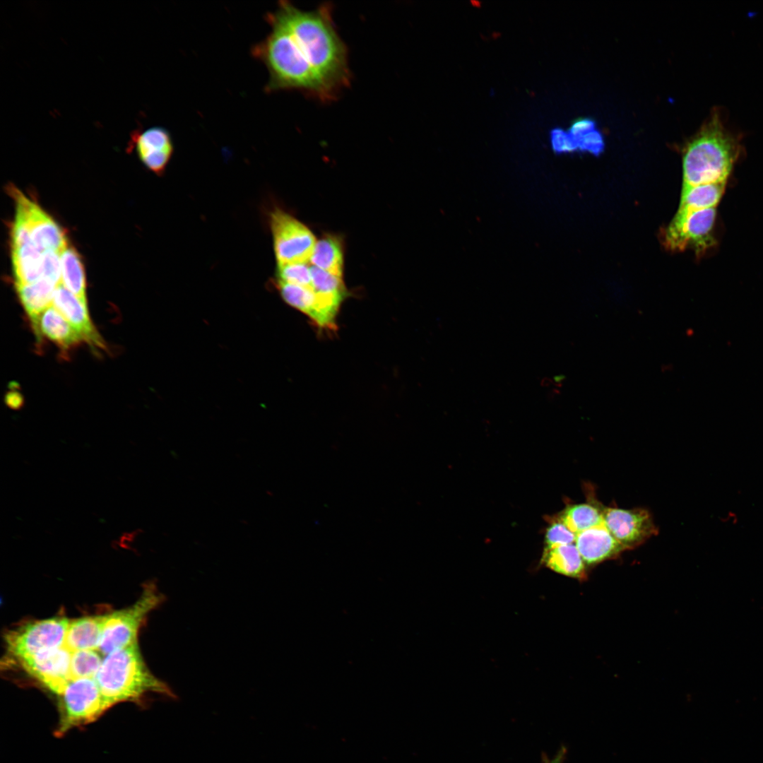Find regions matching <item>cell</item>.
<instances>
[{
  "label": "cell",
  "instance_id": "cell-1",
  "mask_svg": "<svg viewBox=\"0 0 763 763\" xmlns=\"http://www.w3.org/2000/svg\"><path fill=\"white\" fill-rule=\"evenodd\" d=\"M291 31L299 49L327 88L336 96L350 82L346 46L332 18V6L302 11L281 1L276 11Z\"/></svg>",
  "mask_w": 763,
  "mask_h": 763
},
{
  "label": "cell",
  "instance_id": "cell-2",
  "mask_svg": "<svg viewBox=\"0 0 763 763\" xmlns=\"http://www.w3.org/2000/svg\"><path fill=\"white\" fill-rule=\"evenodd\" d=\"M742 136L730 130L718 108L712 110L683 148V186L726 182L742 150Z\"/></svg>",
  "mask_w": 763,
  "mask_h": 763
},
{
  "label": "cell",
  "instance_id": "cell-3",
  "mask_svg": "<svg viewBox=\"0 0 763 763\" xmlns=\"http://www.w3.org/2000/svg\"><path fill=\"white\" fill-rule=\"evenodd\" d=\"M267 20L271 30L265 40L256 45L254 56L266 66L269 80L266 90L296 89L322 100L334 97L312 67L302 56L289 28L276 13Z\"/></svg>",
  "mask_w": 763,
  "mask_h": 763
},
{
  "label": "cell",
  "instance_id": "cell-4",
  "mask_svg": "<svg viewBox=\"0 0 763 763\" xmlns=\"http://www.w3.org/2000/svg\"><path fill=\"white\" fill-rule=\"evenodd\" d=\"M95 680L108 708L138 701L148 693L175 697L171 689L150 671L137 642L105 656Z\"/></svg>",
  "mask_w": 763,
  "mask_h": 763
},
{
  "label": "cell",
  "instance_id": "cell-5",
  "mask_svg": "<svg viewBox=\"0 0 763 763\" xmlns=\"http://www.w3.org/2000/svg\"><path fill=\"white\" fill-rule=\"evenodd\" d=\"M155 584H146L139 598L131 605L105 615L97 650L106 656L137 642V635L148 615L162 601Z\"/></svg>",
  "mask_w": 763,
  "mask_h": 763
},
{
  "label": "cell",
  "instance_id": "cell-6",
  "mask_svg": "<svg viewBox=\"0 0 763 763\" xmlns=\"http://www.w3.org/2000/svg\"><path fill=\"white\" fill-rule=\"evenodd\" d=\"M61 697V717L57 735L95 721L109 708L93 678L71 679Z\"/></svg>",
  "mask_w": 763,
  "mask_h": 763
},
{
  "label": "cell",
  "instance_id": "cell-7",
  "mask_svg": "<svg viewBox=\"0 0 763 763\" xmlns=\"http://www.w3.org/2000/svg\"><path fill=\"white\" fill-rule=\"evenodd\" d=\"M716 208L702 210H678L666 228L663 243L672 251L692 249L697 254H704L715 244L713 230Z\"/></svg>",
  "mask_w": 763,
  "mask_h": 763
},
{
  "label": "cell",
  "instance_id": "cell-8",
  "mask_svg": "<svg viewBox=\"0 0 763 763\" xmlns=\"http://www.w3.org/2000/svg\"><path fill=\"white\" fill-rule=\"evenodd\" d=\"M270 226L278 264L309 261L317 240L305 225L277 208L271 213Z\"/></svg>",
  "mask_w": 763,
  "mask_h": 763
},
{
  "label": "cell",
  "instance_id": "cell-9",
  "mask_svg": "<svg viewBox=\"0 0 763 763\" xmlns=\"http://www.w3.org/2000/svg\"><path fill=\"white\" fill-rule=\"evenodd\" d=\"M69 620L61 616L30 622L6 635L10 653L19 660L64 645Z\"/></svg>",
  "mask_w": 763,
  "mask_h": 763
},
{
  "label": "cell",
  "instance_id": "cell-10",
  "mask_svg": "<svg viewBox=\"0 0 763 763\" xmlns=\"http://www.w3.org/2000/svg\"><path fill=\"white\" fill-rule=\"evenodd\" d=\"M9 189L16 201V213L20 214L26 221L34 245L42 253L54 252L61 254L67 247V239L63 229L20 191L14 187Z\"/></svg>",
  "mask_w": 763,
  "mask_h": 763
},
{
  "label": "cell",
  "instance_id": "cell-11",
  "mask_svg": "<svg viewBox=\"0 0 763 763\" xmlns=\"http://www.w3.org/2000/svg\"><path fill=\"white\" fill-rule=\"evenodd\" d=\"M604 525L625 550L634 548L656 535L650 513L644 509L603 507Z\"/></svg>",
  "mask_w": 763,
  "mask_h": 763
},
{
  "label": "cell",
  "instance_id": "cell-12",
  "mask_svg": "<svg viewBox=\"0 0 763 763\" xmlns=\"http://www.w3.org/2000/svg\"><path fill=\"white\" fill-rule=\"evenodd\" d=\"M71 651L64 645L20 660L24 668L47 690L60 695L71 680Z\"/></svg>",
  "mask_w": 763,
  "mask_h": 763
},
{
  "label": "cell",
  "instance_id": "cell-13",
  "mask_svg": "<svg viewBox=\"0 0 763 763\" xmlns=\"http://www.w3.org/2000/svg\"><path fill=\"white\" fill-rule=\"evenodd\" d=\"M129 146L141 162L156 175H162L174 151L171 135L164 127L154 126L131 133Z\"/></svg>",
  "mask_w": 763,
  "mask_h": 763
},
{
  "label": "cell",
  "instance_id": "cell-14",
  "mask_svg": "<svg viewBox=\"0 0 763 763\" xmlns=\"http://www.w3.org/2000/svg\"><path fill=\"white\" fill-rule=\"evenodd\" d=\"M52 305L65 317L85 342L93 350H107V345L93 323L87 303L59 284L55 289Z\"/></svg>",
  "mask_w": 763,
  "mask_h": 763
},
{
  "label": "cell",
  "instance_id": "cell-15",
  "mask_svg": "<svg viewBox=\"0 0 763 763\" xmlns=\"http://www.w3.org/2000/svg\"><path fill=\"white\" fill-rule=\"evenodd\" d=\"M575 545L586 566L613 559L625 550L604 523L576 534Z\"/></svg>",
  "mask_w": 763,
  "mask_h": 763
},
{
  "label": "cell",
  "instance_id": "cell-16",
  "mask_svg": "<svg viewBox=\"0 0 763 763\" xmlns=\"http://www.w3.org/2000/svg\"><path fill=\"white\" fill-rule=\"evenodd\" d=\"M35 336L40 341L45 337L63 353L71 350L83 342L69 322L52 304L41 314Z\"/></svg>",
  "mask_w": 763,
  "mask_h": 763
},
{
  "label": "cell",
  "instance_id": "cell-17",
  "mask_svg": "<svg viewBox=\"0 0 763 763\" xmlns=\"http://www.w3.org/2000/svg\"><path fill=\"white\" fill-rule=\"evenodd\" d=\"M55 285L50 280L41 278L30 284L16 285L18 297L29 319L35 335L41 314L52 304Z\"/></svg>",
  "mask_w": 763,
  "mask_h": 763
},
{
  "label": "cell",
  "instance_id": "cell-18",
  "mask_svg": "<svg viewBox=\"0 0 763 763\" xmlns=\"http://www.w3.org/2000/svg\"><path fill=\"white\" fill-rule=\"evenodd\" d=\"M105 615L85 616L69 621L64 646L71 652L78 650H97L105 621Z\"/></svg>",
  "mask_w": 763,
  "mask_h": 763
},
{
  "label": "cell",
  "instance_id": "cell-19",
  "mask_svg": "<svg viewBox=\"0 0 763 763\" xmlns=\"http://www.w3.org/2000/svg\"><path fill=\"white\" fill-rule=\"evenodd\" d=\"M543 561L548 568L564 576L581 580L586 577L587 566L575 544L545 550Z\"/></svg>",
  "mask_w": 763,
  "mask_h": 763
},
{
  "label": "cell",
  "instance_id": "cell-20",
  "mask_svg": "<svg viewBox=\"0 0 763 763\" xmlns=\"http://www.w3.org/2000/svg\"><path fill=\"white\" fill-rule=\"evenodd\" d=\"M11 249L16 285L30 284L42 278L43 253L33 243Z\"/></svg>",
  "mask_w": 763,
  "mask_h": 763
},
{
  "label": "cell",
  "instance_id": "cell-21",
  "mask_svg": "<svg viewBox=\"0 0 763 763\" xmlns=\"http://www.w3.org/2000/svg\"><path fill=\"white\" fill-rule=\"evenodd\" d=\"M309 262L313 266L343 278L344 255L341 238L327 234L317 240Z\"/></svg>",
  "mask_w": 763,
  "mask_h": 763
},
{
  "label": "cell",
  "instance_id": "cell-22",
  "mask_svg": "<svg viewBox=\"0 0 763 763\" xmlns=\"http://www.w3.org/2000/svg\"><path fill=\"white\" fill-rule=\"evenodd\" d=\"M61 284L87 303L86 280L82 259L72 247H66L60 254Z\"/></svg>",
  "mask_w": 763,
  "mask_h": 763
},
{
  "label": "cell",
  "instance_id": "cell-23",
  "mask_svg": "<svg viewBox=\"0 0 763 763\" xmlns=\"http://www.w3.org/2000/svg\"><path fill=\"white\" fill-rule=\"evenodd\" d=\"M726 182L683 186L680 210H702L716 208L725 190Z\"/></svg>",
  "mask_w": 763,
  "mask_h": 763
},
{
  "label": "cell",
  "instance_id": "cell-24",
  "mask_svg": "<svg viewBox=\"0 0 763 763\" xmlns=\"http://www.w3.org/2000/svg\"><path fill=\"white\" fill-rule=\"evenodd\" d=\"M559 519L576 534L604 523L603 508L593 503L570 505Z\"/></svg>",
  "mask_w": 763,
  "mask_h": 763
},
{
  "label": "cell",
  "instance_id": "cell-25",
  "mask_svg": "<svg viewBox=\"0 0 763 763\" xmlns=\"http://www.w3.org/2000/svg\"><path fill=\"white\" fill-rule=\"evenodd\" d=\"M283 300L290 306L309 318L315 304V292L312 287H304L276 280Z\"/></svg>",
  "mask_w": 763,
  "mask_h": 763
},
{
  "label": "cell",
  "instance_id": "cell-26",
  "mask_svg": "<svg viewBox=\"0 0 763 763\" xmlns=\"http://www.w3.org/2000/svg\"><path fill=\"white\" fill-rule=\"evenodd\" d=\"M102 656L103 655L96 649L73 651L70 668L71 679L95 678L102 663Z\"/></svg>",
  "mask_w": 763,
  "mask_h": 763
},
{
  "label": "cell",
  "instance_id": "cell-27",
  "mask_svg": "<svg viewBox=\"0 0 763 763\" xmlns=\"http://www.w3.org/2000/svg\"><path fill=\"white\" fill-rule=\"evenodd\" d=\"M277 280L304 287H312L311 266L307 263L278 264Z\"/></svg>",
  "mask_w": 763,
  "mask_h": 763
},
{
  "label": "cell",
  "instance_id": "cell-28",
  "mask_svg": "<svg viewBox=\"0 0 763 763\" xmlns=\"http://www.w3.org/2000/svg\"><path fill=\"white\" fill-rule=\"evenodd\" d=\"M311 276L314 291L322 293L346 294L342 278L313 266H311Z\"/></svg>",
  "mask_w": 763,
  "mask_h": 763
},
{
  "label": "cell",
  "instance_id": "cell-29",
  "mask_svg": "<svg viewBox=\"0 0 763 763\" xmlns=\"http://www.w3.org/2000/svg\"><path fill=\"white\" fill-rule=\"evenodd\" d=\"M576 538V534L558 519L554 521L546 531L545 550L562 545L572 544L575 542Z\"/></svg>",
  "mask_w": 763,
  "mask_h": 763
},
{
  "label": "cell",
  "instance_id": "cell-30",
  "mask_svg": "<svg viewBox=\"0 0 763 763\" xmlns=\"http://www.w3.org/2000/svg\"><path fill=\"white\" fill-rule=\"evenodd\" d=\"M42 278L59 285L61 283L60 254L54 252L43 253Z\"/></svg>",
  "mask_w": 763,
  "mask_h": 763
},
{
  "label": "cell",
  "instance_id": "cell-31",
  "mask_svg": "<svg viewBox=\"0 0 763 763\" xmlns=\"http://www.w3.org/2000/svg\"><path fill=\"white\" fill-rule=\"evenodd\" d=\"M576 143L577 149L598 155L604 150V140L601 132L596 129L579 137Z\"/></svg>",
  "mask_w": 763,
  "mask_h": 763
},
{
  "label": "cell",
  "instance_id": "cell-32",
  "mask_svg": "<svg viewBox=\"0 0 763 763\" xmlns=\"http://www.w3.org/2000/svg\"><path fill=\"white\" fill-rule=\"evenodd\" d=\"M551 145L555 153H571L577 150V146L568 131L555 128L550 132Z\"/></svg>",
  "mask_w": 763,
  "mask_h": 763
},
{
  "label": "cell",
  "instance_id": "cell-33",
  "mask_svg": "<svg viewBox=\"0 0 763 763\" xmlns=\"http://www.w3.org/2000/svg\"><path fill=\"white\" fill-rule=\"evenodd\" d=\"M593 129H596V123L593 119L579 118L572 122L568 132L576 142L579 137Z\"/></svg>",
  "mask_w": 763,
  "mask_h": 763
},
{
  "label": "cell",
  "instance_id": "cell-34",
  "mask_svg": "<svg viewBox=\"0 0 763 763\" xmlns=\"http://www.w3.org/2000/svg\"><path fill=\"white\" fill-rule=\"evenodd\" d=\"M567 754V749L562 745L558 750L556 755L550 758L545 753H542L541 763H564Z\"/></svg>",
  "mask_w": 763,
  "mask_h": 763
},
{
  "label": "cell",
  "instance_id": "cell-35",
  "mask_svg": "<svg viewBox=\"0 0 763 763\" xmlns=\"http://www.w3.org/2000/svg\"><path fill=\"white\" fill-rule=\"evenodd\" d=\"M6 403L11 408H17L20 406L22 403V398L20 396H18L16 393H10L7 395Z\"/></svg>",
  "mask_w": 763,
  "mask_h": 763
},
{
  "label": "cell",
  "instance_id": "cell-36",
  "mask_svg": "<svg viewBox=\"0 0 763 763\" xmlns=\"http://www.w3.org/2000/svg\"><path fill=\"white\" fill-rule=\"evenodd\" d=\"M721 521L726 524L735 525L738 521V516L736 513L728 511L721 518Z\"/></svg>",
  "mask_w": 763,
  "mask_h": 763
}]
</instances>
